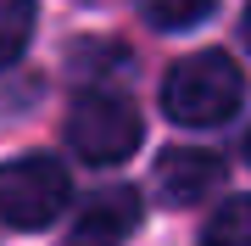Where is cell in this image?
<instances>
[{"instance_id": "obj_1", "label": "cell", "mask_w": 251, "mask_h": 246, "mask_svg": "<svg viewBox=\"0 0 251 246\" xmlns=\"http://www.w3.org/2000/svg\"><path fill=\"white\" fill-rule=\"evenodd\" d=\"M240 95H246V79L234 67V56L224 51H196L184 56L179 67L162 84V107H168L173 123H190V129H212L240 112Z\"/></svg>"}, {"instance_id": "obj_2", "label": "cell", "mask_w": 251, "mask_h": 246, "mask_svg": "<svg viewBox=\"0 0 251 246\" xmlns=\"http://www.w3.org/2000/svg\"><path fill=\"white\" fill-rule=\"evenodd\" d=\"M140 135H145L140 112L128 107L123 95H112V90H90L73 107V118H67L73 151H78L84 163H95V168H112V163H123V157H134Z\"/></svg>"}, {"instance_id": "obj_3", "label": "cell", "mask_w": 251, "mask_h": 246, "mask_svg": "<svg viewBox=\"0 0 251 246\" xmlns=\"http://www.w3.org/2000/svg\"><path fill=\"white\" fill-rule=\"evenodd\" d=\"M67 196H73V185H67L62 163H50V157H17V163L0 168V224H11V229L50 224L67 207Z\"/></svg>"}, {"instance_id": "obj_4", "label": "cell", "mask_w": 251, "mask_h": 246, "mask_svg": "<svg viewBox=\"0 0 251 246\" xmlns=\"http://www.w3.org/2000/svg\"><path fill=\"white\" fill-rule=\"evenodd\" d=\"M218 185H224V163H218L212 151H201V146H173L156 163V191L168 196L173 207H190V201H201L206 191H218Z\"/></svg>"}, {"instance_id": "obj_5", "label": "cell", "mask_w": 251, "mask_h": 246, "mask_svg": "<svg viewBox=\"0 0 251 246\" xmlns=\"http://www.w3.org/2000/svg\"><path fill=\"white\" fill-rule=\"evenodd\" d=\"M134 229H140V196L117 185V191H100L90 207L78 213L67 246H123Z\"/></svg>"}, {"instance_id": "obj_6", "label": "cell", "mask_w": 251, "mask_h": 246, "mask_svg": "<svg viewBox=\"0 0 251 246\" xmlns=\"http://www.w3.org/2000/svg\"><path fill=\"white\" fill-rule=\"evenodd\" d=\"M34 39V0H0V67H11Z\"/></svg>"}, {"instance_id": "obj_7", "label": "cell", "mask_w": 251, "mask_h": 246, "mask_svg": "<svg viewBox=\"0 0 251 246\" xmlns=\"http://www.w3.org/2000/svg\"><path fill=\"white\" fill-rule=\"evenodd\" d=\"M201 246H251V207L240 196H229L218 207V219L206 224V241Z\"/></svg>"}, {"instance_id": "obj_8", "label": "cell", "mask_w": 251, "mask_h": 246, "mask_svg": "<svg viewBox=\"0 0 251 246\" xmlns=\"http://www.w3.org/2000/svg\"><path fill=\"white\" fill-rule=\"evenodd\" d=\"M218 0H145V17L156 28H196Z\"/></svg>"}]
</instances>
